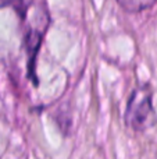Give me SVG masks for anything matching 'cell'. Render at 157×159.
<instances>
[{
  "instance_id": "cell-1",
  "label": "cell",
  "mask_w": 157,
  "mask_h": 159,
  "mask_svg": "<svg viewBox=\"0 0 157 159\" xmlns=\"http://www.w3.org/2000/svg\"><path fill=\"white\" fill-rule=\"evenodd\" d=\"M152 89L149 85H141L132 91L124 113L127 127L134 131H145L156 124V112L152 103Z\"/></svg>"
},
{
  "instance_id": "cell-2",
  "label": "cell",
  "mask_w": 157,
  "mask_h": 159,
  "mask_svg": "<svg viewBox=\"0 0 157 159\" xmlns=\"http://www.w3.org/2000/svg\"><path fill=\"white\" fill-rule=\"evenodd\" d=\"M27 21L25 30V48L29 55V69L32 71V63L35 61V56L42 43L45 34L49 27V13L45 4L32 6L24 17Z\"/></svg>"
},
{
  "instance_id": "cell-3",
  "label": "cell",
  "mask_w": 157,
  "mask_h": 159,
  "mask_svg": "<svg viewBox=\"0 0 157 159\" xmlns=\"http://www.w3.org/2000/svg\"><path fill=\"white\" fill-rule=\"evenodd\" d=\"M124 10L129 13H139L146 8H150L157 0H117Z\"/></svg>"
}]
</instances>
